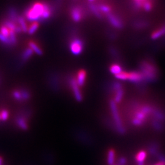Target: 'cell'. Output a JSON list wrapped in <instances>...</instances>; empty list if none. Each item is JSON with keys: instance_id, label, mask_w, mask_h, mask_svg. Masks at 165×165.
Returning <instances> with one entry per match:
<instances>
[{"instance_id": "1", "label": "cell", "mask_w": 165, "mask_h": 165, "mask_svg": "<svg viewBox=\"0 0 165 165\" xmlns=\"http://www.w3.org/2000/svg\"><path fill=\"white\" fill-rule=\"evenodd\" d=\"M51 15V10L46 4L37 2L33 4L26 12V17L29 20H37L42 18H49Z\"/></svg>"}, {"instance_id": "17", "label": "cell", "mask_w": 165, "mask_h": 165, "mask_svg": "<svg viewBox=\"0 0 165 165\" xmlns=\"http://www.w3.org/2000/svg\"><path fill=\"white\" fill-rule=\"evenodd\" d=\"M153 7V3L151 0H147V1H144L142 3V6L141 9H143L146 12H149L152 9Z\"/></svg>"}, {"instance_id": "4", "label": "cell", "mask_w": 165, "mask_h": 165, "mask_svg": "<svg viewBox=\"0 0 165 165\" xmlns=\"http://www.w3.org/2000/svg\"><path fill=\"white\" fill-rule=\"evenodd\" d=\"M142 70H143V73L142 74L144 78H147L149 80H152L155 77V69L150 63L144 62L142 65Z\"/></svg>"}, {"instance_id": "26", "label": "cell", "mask_w": 165, "mask_h": 165, "mask_svg": "<svg viewBox=\"0 0 165 165\" xmlns=\"http://www.w3.org/2000/svg\"><path fill=\"white\" fill-rule=\"evenodd\" d=\"M127 159L124 158V157H121V158L118 161V164L119 165H126L127 164Z\"/></svg>"}, {"instance_id": "15", "label": "cell", "mask_w": 165, "mask_h": 165, "mask_svg": "<svg viewBox=\"0 0 165 165\" xmlns=\"http://www.w3.org/2000/svg\"><path fill=\"white\" fill-rule=\"evenodd\" d=\"M115 160V152L113 149H109L108 152L107 163L109 165H113Z\"/></svg>"}, {"instance_id": "5", "label": "cell", "mask_w": 165, "mask_h": 165, "mask_svg": "<svg viewBox=\"0 0 165 165\" xmlns=\"http://www.w3.org/2000/svg\"><path fill=\"white\" fill-rule=\"evenodd\" d=\"M70 49L75 55L80 54L83 50V42L80 39H74L70 44Z\"/></svg>"}, {"instance_id": "16", "label": "cell", "mask_w": 165, "mask_h": 165, "mask_svg": "<svg viewBox=\"0 0 165 165\" xmlns=\"http://www.w3.org/2000/svg\"><path fill=\"white\" fill-rule=\"evenodd\" d=\"M29 48L32 49L33 51L34 52H35L36 54H39V55L42 54V53H43L42 50L40 49V47L38 46V45L35 42H34L33 41H30L29 42Z\"/></svg>"}, {"instance_id": "21", "label": "cell", "mask_w": 165, "mask_h": 165, "mask_svg": "<svg viewBox=\"0 0 165 165\" xmlns=\"http://www.w3.org/2000/svg\"><path fill=\"white\" fill-rule=\"evenodd\" d=\"M39 25V24L38 21H34L31 23V25L29 27H28V32L29 33V34H33L38 28Z\"/></svg>"}, {"instance_id": "6", "label": "cell", "mask_w": 165, "mask_h": 165, "mask_svg": "<svg viewBox=\"0 0 165 165\" xmlns=\"http://www.w3.org/2000/svg\"><path fill=\"white\" fill-rule=\"evenodd\" d=\"M106 15V17L108 19V20L109 23L111 24L114 28H117V29H121L123 28L124 25L122 20L120 17L117 16V15L114 14L113 13L111 12Z\"/></svg>"}, {"instance_id": "29", "label": "cell", "mask_w": 165, "mask_h": 165, "mask_svg": "<svg viewBox=\"0 0 165 165\" xmlns=\"http://www.w3.org/2000/svg\"><path fill=\"white\" fill-rule=\"evenodd\" d=\"M94 1H95V0H89V2H91V3L93 2Z\"/></svg>"}, {"instance_id": "25", "label": "cell", "mask_w": 165, "mask_h": 165, "mask_svg": "<svg viewBox=\"0 0 165 165\" xmlns=\"http://www.w3.org/2000/svg\"><path fill=\"white\" fill-rule=\"evenodd\" d=\"M0 116H1V119L3 121H5L8 118L9 113L7 110H3V111L1 112V114H0Z\"/></svg>"}, {"instance_id": "9", "label": "cell", "mask_w": 165, "mask_h": 165, "mask_svg": "<svg viewBox=\"0 0 165 165\" xmlns=\"http://www.w3.org/2000/svg\"><path fill=\"white\" fill-rule=\"evenodd\" d=\"M114 88L116 91L114 101L116 103H119L121 101L124 96V91L122 88V85L119 83H115L114 84Z\"/></svg>"}, {"instance_id": "2", "label": "cell", "mask_w": 165, "mask_h": 165, "mask_svg": "<svg viewBox=\"0 0 165 165\" xmlns=\"http://www.w3.org/2000/svg\"><path fill=\"white\" fill-rule=\"evenodd\" d=\"M152 108L151 106H143L135 113L132 121L133 124L135 125H142L147 119L148 115L152 113Z\"/></svg>"}, {"instance_id": "24", "label": "cell", "mask_w": 165, "mask_h": 165, "mask_svg": "<svg viewBox=\"0 0 165 165\" xmlns=\"http://www.w3.org/2000/svg\"><path fill=\"white\" fill-rule=\"evenodd\" d=\"M145 1H147V0H133V1H134L133 6H134V7H135L136 9H141L142 3Z\"/></svg>"}, {"instance_id": "20", "label": "cell", "mask_w": 165, "mask_h": 165, "mask_svg": "<svg viewBox=\"0 0 165 165\" xmlns=\"http://www.w3.org/2000/svg\"><path fill=\"white\" fill-rule=\"evenodd\" d=\"M17 124L20 127V128H21V129L23 130H26L28 129V125L26 122L25 119L23 118V117H19L17 119Z\"/></svg>"}, {"instance_id": "10", "label": "cell", "mask_w": 165, "mask_h": 165, "mask_svg": "<svg viewBox=\"0 0 165 165\" xmlns=\"http://www.w3.org/2000/svg\"><path fill=\"white\" fill-rule=\"evenodd\" d=\"M144 79L142 73L138 72H131L129 73V80L132 82H139Z\"/></svg>"}, {"instance_id": "12", "label": "cell", "mask_w": 165, "mask_h": 165, "mask_svg": "<svg viewBox=\"0 0 165 165\" xmlns=\"http://www.w3.org/2000/svg\"><path fill=\"white\" fill-rule=\"evenodd\" d=\"M99 9L100 10L101 14H104L107 15L109 13H111L112 11L111 7L106 4H99L97 5Z\"/></svg>"}, {"instance_id": "7", "label": "cell", "mask_w": 165, "mask_h": 165, "mask_svg": "<svg viewBox=\"0 0 165 165\" xmlns=\"http://www.w3.org/2000/svg\"><path fill=\"white\" fill-rule=\"evenodd\" d=\"M70 15L74 21L80 22L84 17L83 9L80 6H74L70 11Z\"/></svg>"}, {"instance_id": "30", "label": "cell", "mask_w": 165, "mask_h": 165, "mask_svg": "<svg viewBox=\"0 0 165 165\" xmlns=\"http://www.w3.org/2000/svg\"><path fill=\"white\" fill-rule=\"evenodd\" d=\"M113 165H119V164H114Z\"/></svg>"}, {"instance_id": "11", "label": "cell", "mask_w": 165, "mask_h": 165, "mask_svg": "<svg viewBox=\"0 0 165 165\" xmlns=\"http://www.w3.org/2000/svg\"><path fill=\"white\" fill-rule=\"evenodd\" d=\"M86 78V72L84 70H80L77 73L76 81L79 86L84 85Z\"/></svg>"}, {"instance_id": "28", "label": "cell", "mask_w": 165, "mask_h": 165, "mask_svg": "<svg viewBox=\"0 0 165 165\" xmlns=\"http://www.w3.org/2000/svg\"><path fill=\"white\" fill-rule=\"evenodd\" d=\"M0 165H3V158L0 156Z\"/></svg>"}, {"instance_id": "22", "label": "cell", "mask_w": 165, "mask_h": 165, "mask_svg": "<svg viewBox=\"0 0 165 165\" xmlns=\"http://www.w3.org/2000/svg\"><path fill=\"white\" fill-rule=\"evenodd\" d=\"M146 156H147L146 152L144 151H141L137 154V155L136 156V160L138 161V163L144 162V160L146 158Z\"/></svg>"}, {"instance_id": "3", "label": "cell", "mask_w": 165, "mask_h": 165, "mask_svg": "<svg viewBox=\"0 0 165 165\" xmlns=\"http://www.w3.org/2000/svg\"><path fill=\"white\" fill-rule=\"evenodd\" d=\"M110 108H111V111L117 130H118L119 133H123L125 131V129L122 122V120L120 117L118 109H117L116 103L114 100H111L110 101Z\"/></svg>"}, {"instance_id": "31", "label": "cell", "mask_w": 165, "mask_h": 165, "mask_svg": "<svg viewBox=\"0 0 165 165\" xmlns=\"http://www.w3.org/2000/svg\"><path fill=\"white\" fill-rule=\"evenodd\" d=\"M0 119H1V116H0Z\"/></svg>"}, {"instance_id": "18", "label": "cell", "mask_w": 165, "mask_h": 165, "mask_svg": "<svg viewBox=\"0 0 165 165\" xmlns=\"http://www.w3.org/2000/svg\"><path fill=\"white\" fill-rule=\"evenodd\" d=\"M109 70H110V72L115 75L119 74V73L122 72V67L119 65L117 64H112L109 68Z\"/></svg>"}, {"instance_id": "13", "label": "cell", "mask_w": 165, "mask_h": 165, "mask_svg": "<svg viewBox=\"0 0 165 165\" xmlns=\"http://www.w3.org/2000/svg\"><path fill=\"white\" fill-rule=\"evenodd\" d=\"M89 9L96 17L99 19H101L103 17V15H102V14L100 12V10L99 9V7L97 4L91 3L89 4Z\"/></svg>"}, {"instance_id": "27", "label": "cell", "mask_w": 165, "mask_h": 165, "mask_svg": "<svg viewBox=\"0 0 165 165\" xmlns=\"http://www.w3.org/2000/svg\"><path fill=\"white\" fill-rule=\"evenodd\" d=\"M155 165H165V161H159V162L156 163Z\"/></svg>"}, {"instance_id": "23", "label": "cell", "mask_w": 165, "mask_h": 165, "mask_svg": "<svg viewBox=\"0 0 165 165\" xmlns=\"http://www.w3.org/2000/svg\"><path fill=\"white\" fill-rule=\"evenodd\" d=\"M115 76L116 78H117V79L120 80H122V81L127 80L129 79V73L122 71L121 73H119V74L116 75Z\"/></svg>"}, {"instance_id": "8", "label": "cell", "mask_w": 165, "mask_h": 165, "mask_svg": "<svg viewBox=\"0 0 165 165\" xmlns=\"http://www.w3.org/2000/svg\"><path fill=\"white\" fill-rule=\"evenodd\" d=\"M70 86H71V88L72 89V91L74 92V95L78 101H81L83 99V96L79 88V86L78 85L76 80L75 78L72 79L70 80Z\"/></svg>"}, {"instance_id": "19", "label": "cell", "mask_w": 165, "mask_h": 165, "mask_svg": "<svg viewBox=\"0 0 165 165\" xmlns=\"http://www.w3.org/2000/svg\"><path fill=\"white\" fill-rule=\"evenodd\" d=\"M34 51H33V50L31 49V48L27 49L24 53H23L22 54V59L23 61H26L27 60H28L29 59V58L32 56L33 54Z\"/></svg>"}, {"instance_id": "14", "label": "cell", "mask_w": 165, "mask_h": 165, "mask_svg": "<svg viewBox=\"0 0 165 165\" xmlns=\"http://www.w3.org/2000/svg\"><path fill=\"white\" fill-rule=\"evenodd\" d=\"M164 34H165V26L154 31L152 34H151V38L152 39H156Z\"/></svg>"}]
</instances>
